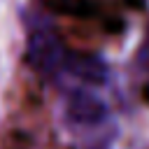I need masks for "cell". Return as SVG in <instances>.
Here are the masks:
<instances>
[{"mask_svg":"<svg viewBox=\"0 0 149 149\" xmlns=\"http://www.w3.org/2000/svg\"><path fill=\"white\" fill-rule=\"evenodd\" d=\"M65 54L68 51L61 47L58 37L51 30H37V33H33V37L28 42V61L40 70L63 68Z\"/></svg>","mask_w":149,"mask_h":149,"instance_id":"1","label":"cell"},{"mask_svg":"<svg viewBox=\"0 0 149 149\" xmlns=\"http://www.w3.org/2000/svg\"><path fill=\"white\" fill-rule=\"evenodd\" d=\"M68 116L74 121V123H84V126H91V123H100L105 116H107V105L93 95V93H86V91H77L70 95L68 100Z\"/></svg>","mask_w":149,"mask_h":149,"instance_id":"2","label":"cell"},{"mask_svg":"<svg viewBox=\"0 0 149 149\" xmlns=\"http://www.w3.org/2000/svg\"><path fill=\"white\" fill-rule=\"evenodd\" d=\"M63 68L70 70L74 77L100 84L107 79V65L102 63V58L98 56H88V54H65Z\"/></svg>","mask_w":149,"mask_h":149,"instance_id":"3","label":"cell"},{"mask_svg":"<svg viewBox=\"0 0 149 149\" xmlns=\"http://www.w3.org/2000/svg\"><path fill=\"white\" fill-rule=\"evenodd\" d=\"M56 2H63V0H56Z\"/></svg>","mask_w":149,"mask_h":149,"instance_id":"4","label":"cell"}]
</instances>
